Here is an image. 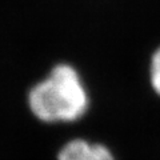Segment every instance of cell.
Listing matches in <instances>:
<instances>
[{
    "instance_id": "3",
    "label": "cell",
    "mask_w": 160,
    "mask_h": 160,
    "mask_svg": "<svg viewBox=\"0 0 160 160\" xmlns=\"http://www.w3.org/2000/svg\"><path fill=\"white\" fill-rule=\"evenodd\" d=\"M149 82L155 93L160 96V46L152 52L149 59Z\"/></svg>"
},
{
    "instance_id": "2",
    "label": "cell",
    "mask_w": 160,
    "mask_h": 160,
    "mask_svg": "<svg viewBox=\"0 0 160 160\" xmlns=\"http://www.w3.org/2000/svg\"><path fill=\"white\" fill-rule=\"evenodd\" d=\"M58 160H116L109 149L99 143L83 139L68 142L58 155Z\"/></svg>"
},
{
    "instance_id": "1",
    "label": "cell",
    "mask_w": 160,
    "mask_h": 160,
    "mask_svg": "<svg viewBox=\"0 0 160 160\" xmlns=\"http://www.w3.org/2000/svg\"><path fill=\"white\" fill-rule=\"evenodd\" d=\"M29 108L46 123H71L86 115L89 99L78 71L59 64L48 78L35 86L28 96Z\"/></svg>"
}]
</instances>
